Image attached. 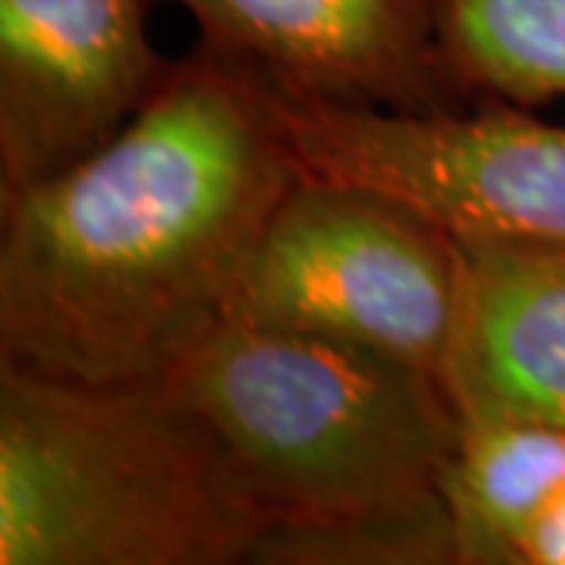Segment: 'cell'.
Wrapping results in <instances>:
<instances>
[{
	"label": "cell",
	"instance_id": "5",
	"mask_svg": "<svg viewBox=\"0 0 565 565\" xmlns=\"http://www.w3.org/2000/svg\"><path fill=\"white\" fill-rule=\"evenodd\" d=\"M167 66L148 0H0V199L104 148Z\"/></svg>",
	"mask_w": 565,
	"mask_h": 565
},
{
	"label": "cell",
	"instance_id": "4",
	"mask_svg": "<svg viewBox=\"0 0 565 565\" xmlns=\"http://www.w3.org/2000/svg\"><path fill=\"white\" fill-rule=\"evenodd\" d=\"M462 282V243L427 214L371 185L302 177L264 230L233 318L367 345L446 384Z\"/></svg>",
	"mask_w": 565,
	"mask_h": 565
},
{
	"label": "cell",
	"instance_id": "10",
	"mask_svg": "<svg viewBox=\"0 0 565 565\" xmlns=\"http://www.w3.org/2000/svg\"><path fill=\"white\" fill-rule=\"evenodd\" d=\"M264 565H459L446 497L327 527H270L258 544Z\"/></svg>",
	"mask_w": 565,
	"mask_h": 565
},
{
	"label": "cell",
	"instance_id": "11",
	"mask_svg": "<svg viewBox=\"0 0 565 565\" xmlns=\"http://www.w3.org/2000/svg\"><path fill=\"white\" fill-rule=\"evenodd\" d=\"M519 565H565V490L527 534Z\"/></svg>",
	"mask_w": 565,
	"mask_h": 565
},
{
	"label": "cell",
	"instance_id": "3",
	"mask_svg": "<svg viewBox=\"0 0 565 565\" xmlns=\"http://www.w3.org/2000/svg\"><path fill=\"white\" fill-rule=\"evenodd\" d=\"M170 384L214 430L270 527H327L444 493L459 408L377 349L230 318Z\"/></svg>",
	"mask_w": 565,
	"mask_h": 565
},
{
	"label": "cell",
	"instance_id": "8",
	"mask_svg": "<svg viewBox=\"0 0 565 565\" xmlns=\"http://www.w3.org/2000/svg\"><path fill=\"white\" fill-rule=\"evenodd\" d=\"M444 471L459 565H519L522 546L565 490V427L525 415H459Z\"/></svg>",
	"mask_w": 565,
	"mask_h": 565
},
{
	"label": "cell",
	"instance_id": "9",
	"mask_svg": "<svg viewBox=\"0 0 565 565\" xmlns=\"http://www.w3.org/2000/svg\"><path fill=\"white\" fill-rule=\"evenodd\" d=\"M437 47L468 102L565 98V0H440Z\"/></svg>",
	"mask_w": 565,
	"mask_h": 565
},
{
	"label": "cell",
	"instance_id": "6",
	"mask_svg": "<svg viewBox=\"0 0 565 565\" xmlns=\"http://www.w3.org/2000/svg\"><path fill=\"white\" fill-rule=\"evenodd\" d=\"M199 41L289 92L393 114L468 110L437 47L440 0H170Z\"/></svg>",
	"mask_w": 565,
	"mask_h": 565
},
{
	"label": "cell",
	"instance_id": "7",
	"mask_svg": "<svg viewBox=\"0 0 565 565\" xmlns=\"http://www.w3.org/2000/svg\"><path fill=\"white\" fill-rule=\"evenodd\" d=\"M462 243V321L446 386L459 415L565 427V252Z\"/></svg>",
	"mask_w": 565,
	"mask_h": 565
},
{
	"label": "cell",
	"instance_id": "2",
	"mask_svg": "<svg viewBox=\"0 0 565 565\" xmlns=\"http://www.w3.org/2000/svg\"><path fill=\"white\" fill-rule=\"evenodd\" d=\"M267 515L170 384L0 364V565H245Z\"/></svg>",
	"mask_w": 565,
	"mask_h": 565
},
{
	"label": "cell",
	"instance_id": "1",
	"mask_svg": "<svg viewBox=\"0 0 565 565\" xmlns=\"http://www.w3.org/2000/svg\"><path fill=\"white\" fill-rule=\"evenodd\" d=\"M299 180L255 76L199 41L104 148L0 199V364L163 384L233 318Z\"/></svg>",
	"mask_w": 565,
	"mask_h": 565
}]
</instances>
